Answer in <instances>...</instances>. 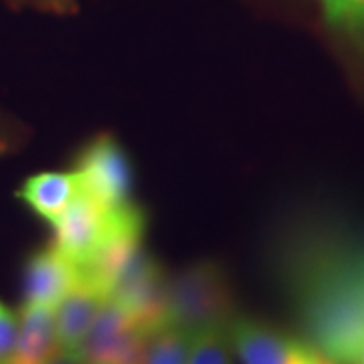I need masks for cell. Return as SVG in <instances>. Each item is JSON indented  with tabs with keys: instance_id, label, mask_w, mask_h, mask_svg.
<instances>
[{
	"instance_id": "1",
	"label": "cell",
	"mask_w": 364,
	"mask_h": 364,
	"mask_svg": "<svg viewBox=\"0 0 364 364\" xmlns=\"http://www.w3.org/2000/svg\"><path fill=\"white\" fill-rule=\"evenodd\" d=\"M306 320L314 342L332 363H358L364 350L363 263H336L314 275Z\"/></svg>"
},
{
	"instance_id": "2",
	"label": "cell",
	"mask_w": 364,
	"mask_h": 364,
	"mask_svg": "<svg viewBox=\"0 0 364 364\" xmlns=\"http://www.w3.org/2000/svg\"><path fill=\"white\" fill-rule=\"evenodd\" d=\"M231 320L233 299L219 265L196 263L166 282V324L198 336L213 328H225Z\"/></svg>"
},
{
	"instance_id": "3",
	"label": "cell",
	"mask_w": 364,
	"mask_h": 364,
	"mask_svg": "<svg viewBox=\"0 0 364 364\" xmlns=\"http://www.w3.org/2000/svg\"><path fill=\"white\" fill-rule=\"evenodd\" d=\"M142 219V213L136 205L130 203L109 208L81 188L63 215L53 223V247L83 269L117 231Z\"/></svg>"
},
{
	"instance_id": "4",
	"label": "cell",
	"mask_w": 364,
	"mask_h": 364,
	"mask_svg": "<svg viewBox=\"0 0 364 364\" xmlns=\"http://www.w3.org/2000/svg\"><path fill=\"white\" fill-rule=\"evenodd\" d=\"M166 282L160 265L138 249L117 273L109 299L117 301L146 332L166 324Z\"/></svg>"
},
{
	"instance_id": "5",
	"label": "cell",
	"mask_w": 364,
	"mask_h": 364,
	"mask_svg": "<svg viewBox=\"0 0 364 364\" xmlns=\"http://www.w3.org/2000/svg\"><path fill=\"white\" fill-rule=\"evenodd\" d=\"M146 334L117 301L107 299L79 352L87 364H142Z\"/></svg>"
},
{
	"instance_id": "6",
	"label": "cell",
	"mask_w": 364,
	"mask_h": 364,
	"mask_svg": "<svg viewBox=\"0 0 364 364\" xmlns=\"http://www.w3.org/2000/svg\"><path fill=\"white\" fill-rule=\"evenodd\" d=\"M81 188L109 208L130 205L132 170L124 148L112 136H97L77 160Z\"/></svg>"
},
{
	"instance_id": "7",
	"label": "cell",
	"mask_w": 364,
	"mask_h": 364,
	"mask_svg": "<svg viewBox=\"0 0 364 364\" xmlns=\"http://www.w3.org/2000/svg\"><path fill=\"white\" fill-rule=\"evenodd\" d=\"M229 338L241 364H318L322 360V354L312 346L247 318L231 320Z\"/></svg>"
},
{
	"instance_id": "8",
	"label": "cell",
	"mask_w": 364,
	"mask_h": 364,
	"mask_svg": "<svg viewBox=\"0 0 364 364\" xmlns=\"http://www.w3.org/2000/svg\"><path fill=\"white\" fill-rule=\"evenodd\" d=\"M81 272L55 247L37 251L25 272L26 304L55 308L79 284Z\"/></svg>"
},
{
	"instance_id": "9",
	"label": "cell",
	"mask_w": 364,
	"mask_h": 364,
	"mask_svg": "<svg viewBox=\"0 0 364 364\" xmlns=\"http://www.w3.org/2000/svg\"><path fill=\"white\" fill-rule=\"evenodd\" d=\"M107 294L91 282L79 277V284L55 306V328L59 350L79 352Z\"/></svg>"
},
{
	"instance_id": "10",
	"label": "cell",
	"mask_w": 364,
	"mask_h": 364,
	"mask_svg": "<svg viewBox=\"0 0 364 364\" xmlns=\"http://www.w3.org/2000/svg\"><path fill=\"white\" fill-rule=\"evenodd\" d=\"M81 191V176L77 170L71 172H41L26 178L18 191L26 207L37 213L41 219L57 221L71 200Z\"/></svg>"
},
{
	"instance_id": "11",
	"label": "cell",
	"mask_w": 364,
	"mask_h": 364,
	"mask_svg": "<svg viewBox=\"0 0 364 364\" xmlns=\"http://www.w3.org/2000/svg\"><path fill=\"white\" fill-rule=\"evenodd\" d=\"M59 352L55 308L25 304L18 318V338L13 360L21 364H47Z\"/></svg>"
},
{
	"instance_id": "12",
	"label": "cell",
	"mask_w": 364,
	"mask_h": 364,
	"mask_svg": "<svg viewBox=\"0 0 364 364\" xmlns=\"http://www.w3.org/2000/svg\"><path fill=\"white\" fill-rule=\"evenodd\" d=\"M196 336L174 324L150 330L144 342L142 364H188L195 350Z\"/></svg>"
},
{
	"instance_id": "13",
	"label": "cell",
	"mask_w": 364,
	"mask_h": 364,
	"mask_svg": "<svg viewBox=\"0 0 364 364\" xmlns=\"http://www.w3.org/2000/svg\"><path fill=\"white\" fill-rule=\"evenodd\" d=\"M328 25L364 51V0H320Z\"/></svg>"
},
{
	"instance_id": "14",
	"label": "cell",
	"mask_w": 364,
	"mask_h": 364,
	"mask_svg": "<svg viewBox=\"0 0 364 364\" xmlns=\"http://www.w3.org/2000/svg\"><path fill=\"white\" fill-rule=\"evenodd\" d=\"M188 364H235L231 354L229 326L213 328L198 334Z\"/></svg>"
},
{
	"instance_id": "15",
	"label": "cell",
	"mask_w": 364,
	"mask_h": 364,
	"mask_svg": "<svg viewBox=\"0 0 364 364\" xmlns=\"http://www.w3.org/2000/svg\"><path fill=\"white\" fill-rule=\"evenodd\" d=\"M18 338V318L6 306L0 304V364H6L14 356Z\"/></svg>"
},
{
	"instance_id": "16",
	"label": "cell",
	"mask_w": 364,
	"mask_h": 364,
	"mask_svg": "<svg viewBox=\"0 0 364 364\" xmlns=\"http://www.w3.org/2000/svg\"><path fill=\"white\" fill-rule=\"evenodd\" d=\"M47 364H87L85 358L81 356V352H71V350H59L55 356L49 358Z\"/></svg>"
},
{
	"instance_id": "17",
	"label": "cell",
	"mask_w": 364,
	"mask_h": 364,
	"mask_svg": "<svg viewBox=\"0 0 364 364\" xmlns=\"http://www.w3.org/2000/svg\"><path fill=\"white\" fill-rule=\"evenodd\" d=\"M39 4L47 6V9H53V11H69L71 9V0H37Z\"/></svg>"
},
{
	"instance_id": "18",
	"label": "cell",
	"mask_w": 364,
	"mask_h": 364,
	"mask_svg": "<svg viewBox=\"0 0 364 364\" xmlns=\"http://www.w3.org/2000/svg\"><path fill=\"white\" fill-rule=\"evenodd\" d=\"M6 146H9V140H6V134L0 130V154L6 150Z\"/></svg>"
},
{
	"instance_id": "19",
	"label": "cell",
	"mask_w": 364,
	"mask_h": 364,
	"mask_svg": "<svg viewBox=\"0 0 364 364\" xmlns=\"http://www.w3.org/2000/svg\"><path fill=\"white\" fill-rule=\"evenodd\" d=\"M318 364H336V363H332V360H326L324 356H322V360H320V363Z\"/></svg>"
},
{
	"instance_id": "20",
	"label": "cell",
	"mask_w": 364,
	"mask_h": 364,
	"mask_svg": "<svg viewBox=\"0 0 364 364\" xmlns=\"http://www.w3.org/2000/svg\"><path fill=\"white\" fill-rule=\"evenodd\" d=\"M356 364H364V350H363V354H360V358H358V363Z\"/></svg>"
},
{
	"instance_id": "21",
	"label": "cell",
	"mask_w": 364,
	"mask_h": 364,
	"mask_svg": "<svg viewBox=\"0 0 364 364\" xmlns=\"http://www.w3.org/2000/svg\"><path fill=\"white\" fill-rule=\"evenodd\" d=\"M6 364H21V363H16V360H13V358H11V360H9Z\"/></svg>"
}]
</instances>
